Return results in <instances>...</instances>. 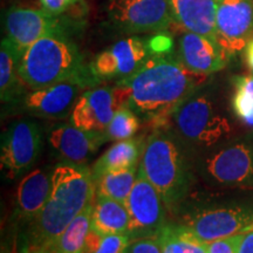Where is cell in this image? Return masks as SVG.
<instances>
[{
	"instance_id": "6da1fadb",
	"label": "cell",
	"mask_w": 253,
	"mask_h": 253,
	"mask_svg": "<svg viewBox=\"0 0 253 253\" xmlns=\"http://www.w3.org/2000/svg\"><path fill=\"white\" fill-rule=\"evenodd\" d=\"M205 78L189 71L178 59L153 54L137 72L116 84L125 90L126 107L153 125L155 130H164L173 112L199 89Z\"/></svg>"
},
{
	"instance_id": "7a4b0ae2",
	"label": "cell",
	"mask_w": 253,
	"mask_h": 253,
	"mask_svg": "<svg viewBox=\"0 0 253 253\" xmlns=\"http://www.w3.org/2000/svg\"><path fill=\"white\" fill-rule=\"evenodd\" d=\"M95 190L91 170L84 164H58L53 169L52 189L45 207L31 221L30 242L33 248H52L71 221L94 202Z\"/></svg>"
},
{
	"instance_id": "3957f363",
	"label": "cell",
	"mask_w": 253,
	"mask_h": 253,
	"mask_svg": "<svg viewBox=\"0 0 253 253\" xmlns=\"http://www.w3.org/2000/svg\"><path fill=\"white\" fill-rule=\"evenodd\" d=\"M19 77L32 90L68 81L87 87L100 84L67 33L48 34L28 47L21 55Z\"/></svg>"
},
{
	"instance_id": "277c9868",
	"label": "cell",
	"mask_w": 253,
	"mask_h": 253,
	"mask_svg": "<svg viewBox=\"0 0 253 253\" xmlns=\"http://www.w3.org/2000/svg\"><path fill=\"white\" fill-rule=\"evenodd\" d=\"M141 166L168 210H177L190 189L191 172L176 137L163 129L154 130L145 141Z\"/></svg>"
},
{
	"instance_id": "5b68a950",
	"label": "cell",
	"mask_w": 253,
	"mask_h": 253,
	"mask_svg": "<svg viewBox=\"0 0 253 253\" xmlns=\"http://www.w3.org/2000/svg\"><path fill=\"white\" fill-rule=\"evenodd\" d=\"M198 91V90H197ZM197 91L179 104L171 122L183 142L197 148H208L229 137L232 126L218 113L212 100Z\"/></svg>"
},
{
	"instance_id": "8992f818",
	"label": "cell",
	"mask_w": 253,
	"mask_h": 253,
	"mask_svg": "<svg viewBox=\"0 0 253 253\" xmlns=\"http://www.w3.org/2000/svg\"><path fill=\"white\" fill-rule=\"evenodd\" d=\"M81 26V20L67 15L49 14L45 9L30 5H13L5 14L6 38L23 53L41 38L52 33L72 34Z\"/></svg>"
},
{
	"instance_id": "52a82bcc",
	"label": "cell",
	"mask_w": 253,
	"mask_h": 253,
	"mask_svg": "<svg viewBox=\"0 0 253 253\" xmlns=\"http://www.w3.org/2000/svg\"><path fill=\"white\" fill-rule=\"evenodd\" d=\"M109 21L126 34L156 33L172 24L169 0H109Z\"/></svg>"
},
{
	"instance_id": "ba28073f",
	"label": "cell",
	"mask_w": 253,
	"mask_h": 253,
	"mask_svg": "<svg viewBox=\"0 0 253 253\" xmlns=\"http://www.w3.org/2000/svg\"><path fill=\"white\" fill-rule=\"evenodd\" d=\"M162 198L145 176L140 164L135 184L126 201L129 211V236L131 239L158 237L166 226V211Z\"/></svg>"
},
{
	"instance_id": "9c48e42d",
	"label": "cell",
	"mask_w": 253,
	"mask_h": 253,
	"mask_svg": "<svg viewBox=\"0 0 253 253\" xmlns=\"http://www.w3.org/2000/svg\"><path fill=\"white\" fill-rule=\"evenodd\" d=\"M41 151V131L31 120L12 123L1 138L0 162L6 177L15 179L36 163Z\"/></svg>"
},
{
	"instance_id": "30bf717a",
	"label": "cell",
	"mask_w": 253,
	"mask_h": 253,
	"mask_svg": "<svg viewBox=\"0 0 253 253\" xmlns=\"http://www.w3.org/2000/svg\"><path fill=\"white\" fill-rule=\"evenodd\" d=\"M151 55L153 50L147 41L138 37L126 38L99 53L90 68L99 82H118L137 72Z\"/></svg>"
},
{
	"instance_id": "8fae6325",
	"label": "cell",
	"mask_w": 253,
	"mask_h": 253,
	"mask_svg": "<svg viewBox=\"0 0 253 253\" xmlns=\"http://www.w3.org/2000/svg\"><path fill=\"white\" fill-rule=\"evenodd\" d=\"M253 221V209L244 205L203 209L183 219L182 226L204 243L244 233Z\"/></svg>"
},
{
	"instance_id": "7c38bea8",
	"label": "cell",
	"mask_w": 253,
	"mask_h": 253,
	"mask_svg": "<svg viewBox=\"0 0 253 253\" xmlns=\"http://www.w3.org/2000/svg\"><path fill=\"white\" fill-rule=\"evenodd\" d=\"M122 107H126V96L119 84L91 88L78 99L71 113V125L87 131L104 132Z\"/></svg>"
},
{
	"instance_id": "4fadbf2b",
	"label": "cell",
	"mask_w": 253,
	"mask_h": 253,
	"mask_svg": "<svg viewBox=\"0 0 253 253\" xmlns=\"http://www.w3.org/2000/svg\"><path fill=\"white\" fill-rule=\"evenodd\" d=\"M217 41L227 55L245 49L253 39V0H217Z\"/></svg>"
},
{
	"instance_id": "5bb4252c",
	"label": "cell",
	"mask_w": 253,
	"mask_h": 253,
	"mask_svg": "<svg viewBox=\"0 0 253 253\" xmlns=\"http://www.w3.org/2000/svg\"><path fill=\"white\" fill-rule=\"evenodd\" d=\"M203 172L221 185H243L253 181V150L248 143H235L209 155Z\"/></svg>"
},
{
	"instance_id": "9a60e30c",
	"label": "cell",
	"mask_w": 253,
	"mask_h": 253,
	"mask_svg": "<svg viewBox=\"0 0 253 253\" xmlns=\"http://www.w3.org/2000/svg\"><path fill=\"white\" fill-rule=\"evenodd\" d=\"M87 86L68 81L34 89L24 97V109L32 115L43 119L62 120L71 115L80 91Z\"/></svg>"
},
{
	"instance_id": "2e32d148",
	"label": "cell",
	"mask_w": 253,
	"mask_h": 253,
	"mask_svg": "<svg viewBox=\"0 0 253 253\" xmlns=\"http://www.w3.org/2000/svg\"><path fill=\"white\" fill-rule=\"evenodd\" d=\"M177 55L189 71L207 77L225 68L230 58L217 41L188 31L179 37Z\"/></svg>"
},
{
	"instance_id": "e0dca14e",
	"label": "cell",
	"mask_w": 253,
	"mask_h": 253,
	"mask_svg": "<svg viewBox=\"0 0 253 253\" xmlns=\"http://www.w3.org/2000/svg\"><path fill=\"white\" fill-rule=\"evenodd\" d=\"M48 142L62 163L84 166L106 143L107 138L104 132L87 131L73 125H63L50 131Z\"/></svg>"
},
{
	"instance_id": "ac0fdd59",
	"label": "cell",
	"mask_w": 253,
	"mask_h": 253,
	"mask_svg": "<svg viewBox=\"0 0 253 253\" xmlns=\"http://www.w3.org/2000/svg\"><path fill=\"white\" fill-rule=\"evenodd\" d=\"M173 23L184 31L217 41V0H169ZM218 42V41H217Z\"/></svg>"
},
{
	"instance_id": "d6986e66",
	"label": "cell",
	"mask_w": 253,
	"mask_h": 253,
	"mask_svg": "<svg viewBox=\"0 0 253 253\" xmlns=\"http://www.w3.org/2000/svg\"><path fill=\"white\" fill-rule=\"evenodd\" d=\"M52 171L45 168L34 169L19 182L15 192V214L32 221L45 207L52 189Z\"/></svg>"
},
{
	"instance_id": "ffe728a7",
	"label": "cell",
	"mask_w": 253,
	"mask_h": 253,
	"mask_svg": "<svg viewBox=\"0 0 253 253\" xmlns=\"http://www.w3.org/2000/svg\"><path fill=\"white\" fill-rule=\"evenodd\" d=\"M129 220L130 217L126 204L96 195L91 214V230L101 236L128 233Z\"/></svg>"
},
{
	"instance_id": "44dd1931",
	"label": "cell",
	"mask_w": 253,
	"mask_h": 253,
	"mask_svg": "<svg viewBox=\"0 0 253 253\" xmlns=\"http://www.w3.org/2000/svg\"><path fill=\"white\" fill-rule=\"evenodd\" d=\"M144 145L145 141L143 137H131L129 140L119 141L113 144L91 168L94 182L106 172L137 166L143 154Z\"/></svg>"
},
{
	"instance_id": "7402d4cb",
	"label": "cell",
	"mask_w": 253,
	"mask_h": 253,
	"mask_svg": "<svg viewBox=\"0 0 253 253\" xmlns=\"http://www.w3.org/2000/svg\"><path fill=\"white\" fill-rule=\"evenodd\" d=\"M21 53L7 38L0 48V96L2 102H11L20 96L24 82L19 77Z\"/></svg>"
},
{
	"instance_id": "603a6c76",
	"label": "cell",
	"mask_w": 253,
	"mask_h": 253,
	"mask_svg": "<svg viewBox=\"0 0 253 253\" xmlns=\"http://www.w3.org/2000/svg\"><path fill=\"white\" fill-rule=\"evenodd\" d=\"M93 208L94 202H91L71 221L49 250L54 253H84L87 237L91 230Z\"/></svg>"
},
{
	"instance_id": "cb8c5ba5",
	"label": "cell",
	"mask_w": 253,
	"mask_h": 253,
	"mask_svg": "<svg viewBox=\"0 0 253 253\" xmlns=\"http://www.w3.org/2000/svg\"><path fill=\"white\" fill-rule=\"evenodd\" d=\"M137 171V166H134L106 172L95 181L96 195L106 196L126 205V201L135 184Z\"/></svg>"
},
{
	"instance_id": "d4e9b609",
	"label": "cell",
	"mask_w": 253,
	"mask_h": 253,
	"mask_svg": "<svg viewBox=\"0 0 253 253\" xmlns=\"http://www.w3.org/2000/svg\"><path fill=\"white\" fill-rule=\"evenodd\" d=\"M233 112L240 121L253 126V75L236 77L233 79Z\"/></svg>"
},
{
	"instance_id": "484cf974",
	"label": "cell",
	"mask_w": 253,
	"mask_h": 253,
	"mask_svg": "<svg viewBox=\"0 0 253 253\" xmlns=\"http://www.w3.org/2000/svg\"><path fill=\"white\" fill-rule=\"evenodd\" d=\"M140 126V116L129 107H122L115 113L112 121L107 126L104 135L107 141L129 140L138 131Z\"/></svg>"
},
{
	"instance_id": "4316f807",
	"label": "cell",
	"mask_w": 253,
	"mask_h": 253,
	"mask_svg": "<svg viewBox=\"0 0 253 253\" xmlns=\"http://www.w3.org/2000/svg\"><path fill=\"white\" fill-rule=\"evenodd\" d=\"M39 4L49 14L56 17L67 15L78 20H82L88 9L84 0H39Z\"/></svg>"
},
{
	"instance_id": "83f0119b",
	"label": "cell",
	"mask_w": 253,
	"mask_h": 253,
	"mask_svg": "<svg viewBox=\"0 0 253 253\" xmlns=\"http://www.w3.org/2000/svg\"><path fill=\"white\" fill-rule=\"evenodd\" d=\"M131 240L129 233L103 236L100 244L91 253H126Z\"/></svg>"
},
{
	"instance_id": "f1b7e54d",
	"label": "cell",
	"mask_w": 253,
	"mask_h": 253,
	"mask_svg": "<svg viewBox=\"0 0 253 253\" xmlns=\"http://www.w3.org/2000/svg\"><path fill=\"white\" fill-rule=\"evenodd\" d=\"M244 236L245 233H237L226 238L208 243V253H238Z\"/></svg>"
},
{
	"instance_id": "f546056e",
	"label": "cell",
	"mask_w": 253,
	"mask_h": 253,
	"mask_svg": "<svg viewBox=\"0 0 253 253\" xmlns=\"http://www.w3.org/2000/svg\"><path fill=\"white\" fill-rule=\"evenodd\" d=\"M162 245V253H185L179 242L175 225H167L158 235Z\"/></svg>"
},
{
	"instance_id": "4dcf8cb0",
	"label": "cell",
	"mask_w": 253,
	"mask_h": 253,
	"mask_svg": "<svg viewBox=\"0 0 253 253\" xmlns=\"http://www.w3.org/2000/svg\"><path fill=\"white\" fill-rule=\"evenodd\" d=\"M126 253H162L160 237H145L131 240Z\"/></svg>"
},
{
	"instance_id": "1f68e13d",
	"label": "cell",
	"mask_w": 253,
	"mask_h": 253,
	"mask_svg": "<svg viewBox=\"0 0 253 253\" xmlns=\"http://www.w3.org/2000/svg\"><path fill=\"white\" fill-rule=\"evenodd\" d=\"M238 253H253V230L245 232L244 239L239 246Z\"/></svg>"
},
{
	"instance_id": "d6a6232c",
	"label": "cell",
	"mask_w": 253,
	"mask_h": 253,
	"mask_svg": "<svg viewBox=\"0 0 253 253\" xmlns=\"http://www.w3.org/2000/svg\"><path fill=\"white\" fill-rule=\"evenodd\" d=\"M245 60L248 63L249 68L253 73V39L249 41V43L245 47Z\"/></svg>"
},
{
	"instance_id": "836d02e7",
	"label": "cell",
	"mask_w": 253,
	"mask_h": 253,
	"mask_svg": "<svg viewBox=\"0 0 253 253\" xmlns=\"http://www.w3.org/2000/svg\"><path fill=\"white\" fill-rule=\"evenodd\" d=\"M31 253H54V252L49 249H38V250H34V251Z\"/></svg>"
},
{
	"instance_id": "e575fe53",
	"label": "cell",
	"mask_w": 253,
	"mask_h": 253,
	"mask_svg": "<svg viewBox=\"0 0 253 253\" xmlns=\"http://www.w3.org/2000/svg\"><path fill=\"white\" fill-rule=\"evenodd\" d=\"M251 230H253V221H252L251 224H250V225H249L248 227H246L245 231H244V233H245V232H249V231H251Z\"/></svg>"
}]
</instances>
